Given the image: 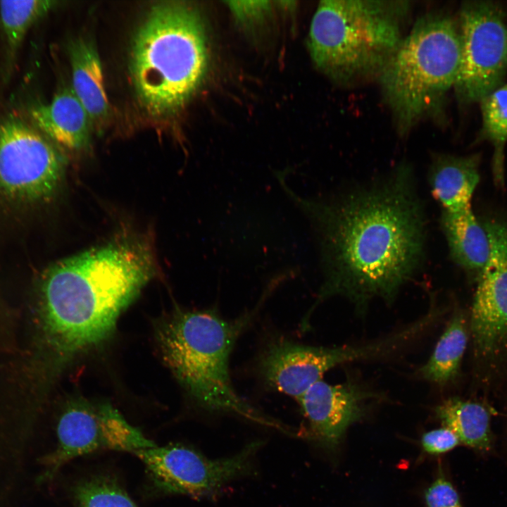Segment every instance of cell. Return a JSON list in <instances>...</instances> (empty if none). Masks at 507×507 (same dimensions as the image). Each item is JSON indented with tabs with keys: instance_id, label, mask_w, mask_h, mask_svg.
Returning a JSON list of instances; mask_svg holds the SVG:
<instances>
[{
	"instance_id": "cell-1",
	"label": "cell",
	"mask_w": 507,
	"mask_h": 507,
	"mask_svg": "<svg viewBox=\"0 0 507 507\" xmlns=\"http://www.w3.org/2000/svg\"><path fill=\"white\" fill-rule=\"evenodd\" d=\"M310 221L318 246L323 282L315 306L334 296L361 313L373 299L394 300L420 270L426 219L411 168L401 163L368 184L323 197L303 198L287 175H274Z\"/></svg>"
},
{
	"instance_id": "cell-2",
	"label": "cell",
	"mask_w": 507,
	"mask_h": 507,
	"mask_svg": "<svg viewBox=\"0 0 507 507\" xmlns=\"http://www.w3.org/2000/svg\"><path fill=\"white\" fill-rule=\"evenodd\" d=\"M154 268L147 248L127 242L94 248L51 266L41 287L49 346L68 357L105 340Z\"/></svg>"
},
{
	"instance_id": "cell-3",
	"label": "cell",
	"mask_w": 507,
	"mask_h": 507,
	"mask_svg": "<svg viewBox=\"0 0 507 507\" xmlns=\"http://www.w3.org/2000/svg\"><path fill=\"white\" fill-rule=\"evenodd\" d=\"M234 320L211 309L177 310L158 334L163 360L179 382L202 408L227 412L284 432L289 428L253 407L235 392L229 373L233 346L266 298Z\"/></svg>"
},
{
	"instance_id": "cell-4",
	"label": "cell",
	"mask_w": 507,
	"mask_h": 507,
	"mask_svg": "<svg viewBox=\"0 0 507 507\" xmlns=\"http://www.w3.org/2000/svg\"><path fill=\"white\" fill-rule=\"evenodd\" d=\"M207 49L199 12L180 1L153 5L132 42L130 69L139 101L154 117L175 114L206 71Z\"/></svg>"
},
{
	"instance_id": "cell-5",
	"label": "cell",
	"mask_w": 507,
	"mask_h": 507,
	"mask_svg": "<svg viewBox=\"0 0 507 507\" xmlns=\"http://www.w3.org/2000/svg\"><path fill=\"white\" fill-rule=\"evenodd\" d=\"M461 54L458 20L447 14L421 17L403 37L377 77L400 135L444 113Z\"/></svg>"
},
{
	"instance_id": "cell-6",
	"label": "cell",
	"mask_w": 507,
	"mask_h": 507,
	"mask_svg": "<svg viewBox=\"0 0 507 507\" xmlns=\"http://www.w3.org/2000/svg\"><path fill=\"white\" fill-rule=\"evenodd\" d=\"M409 8L401 1H321L309 31L313 63L342 84L378 77L404 37Z\"/></svg>"
},
{
	"instance_id": "cell-7",
	"label": "cell",
	"mask_w": 507,
	"mask_h": 507,
	"mask_svg": "<svg viewBox=\"0 0 507 507\" xmlns=\"http://www.w3.org/2000/svg\"><path fill=\"white\" fill-rule=\"evenodd\" d=\"M461 54L453 87L462 105L480 103L505 82L507 7L494 1H468L457 18Z\"/></svg>"
},
{
	"instance_id": "cell-8",
	"label": "cell",
	"mask_w": 507,
	"mask_h": 507,
	"mask_svg": "<svg viewBox=\"0 0 507 507\" xmlns=\"http://www.w3.org/2000/svg\"><path fill=\"white\" fill-rule=\"evenodd\" d=\"M64 163L54 142L30 119L15 114L0 118V193L6 198L35 202L51 197Z\"/></svg>"
},
{
	"instance_id": "cell-9",
	"label": "cell",
	"mask_w": 507,
	"mask_h": 507,
	"mask_svg": "<svg viewBox=\"0 0 507 507\" xmlns=\"http://www.w3.org/2000/svg\"><path fill=\"white\" fill-rule=\"evenodd\" d=\"M253 442L227 458L211 459L181 444L157 445L133 453L144 464L154 484L170 494L208 495L251 469L252 459L262 446Z\"/></svg>"
},
{
	"instance_id": "cell-10",
	"label": "cell",
	"mask_w": 507,
	"mask_h": 507,
	"mask_svg": "<svg viewBox=\"0 0 507 507\" xmlns=\"http://www.w3.org/2000/svg\"><path fill=\"white\" fill-rule=\"evenodd\" d=\"M482 224L490 254L479 275L471 329L479 349L489 351L507 334V221L491 218Z\"/></svg>"
},
{
	"instance_id": "cell-11",
	"label": "cell",
	"mask_w": 507,
	"mask_h": 507,
	"mask_svg": "<svg viewBox=\"0 0 507 507\" xmlns=\"http://www.w3.org/2000/svg\"><path fill=\"white\" fill-rule=\"evenodd\" d=\"M346 359L342 346L318 347L278 340L263 350L258 368L270 387L298 399L326 372Z\"/></svg>"
},
{
	"instance_id": "cell-12",
	"label": "cell",
	"mask_w": 507,
	"mask_h": 507,
	"mask_svg": "<svg viewBox=\"0 0 507 507\" xmlns=\"http://www.w3.org/2000/svg\"><path fill=\"white\" fill-rule=\"evenodd\" d=\"M374 396L356 383L332 385L321 380L297 401L313 437L323 446L334 449L347 428L361 419L366 401Z\"/></svg>"
},
{
	"instance_id": "cell-13",
	"label": "cell",
	"mask_w": 507,
	"mask_h": 507,
	"mask_svg": "<svg viewBox=\"0 0 507 507\" xmlns=\"http://www.w3.org/2000/svg\"><path fill=\"white\" fill-rule=\"evenodd\" d=\"M56 448L42 461L39 482L51 480L70 461L103 449L98 411L85 402L70 404L57 425Z\"/></svg>"
},
{
	"instance_id": "cell-14",
	"label": "cell",
	"mask_w": 507,
	"mask_h": 507,
	"mask_svg": "<svg viewBox=\"0 0 507 507\" xmlns=\"http://www.w3.org/2000/svg\"><path fill=\"white\" fill-rule=\"evenodd\" d=\"M30 121L52 142L70 150L89 146L92 123L71 87L64 88L52 100L30 110Z\"/></svg>"
},
{
	"instance_id": "cell-15",
	"label": "cell",
	"mask_w": 507,
	"mask_h": 507,
	"mask_svg": "<svg viewBox=\"0 0 507 507\" xmlns=\"http://www.w3.org/2000/svg\"><path fill=\"white\" fill-rule=\"evenodd\" d=\"M480 160L479 154L433 155L428 170V184L443 211L455 212L471 206L480 178Z\"/></svg>"
},
{
	"instance_id": "cell-16",
	"label": "cell",
	"mask_w": 507,
	"mask_h": 507,
	"mask_svg": "<svg viewBox=\"0 0 507 507\" xmlns=\"http://www.w3.org/2000/svg\"><path fill=\"white\" fill-rule=\"evenodd\" d=\"M72 90L87 111L92 125L101 128L110 115L102 66L94 44L89 39L73 40L68 48Z\"/></svg>"
},
{
	"instance_id": "cell-17",
	"label": "cell",
	"mask_w": 507,
	"mask_h": 507,
	"mask_svg": "<svg viewBox=\"0 0 507 507\" xmlns=\"http://www.w3.org/2000/svg\"><path fill=\"white\" fill-rule=\"evenodd\" d=\"M440 222L451 258L463 270L479 276L488 261L490 244L471 206L455 212L443 211Z\"/></svg>"
},
{
	"instance_id": "cell-18",
	"label": "cell",
	"mask_w": 507,
	"mask_h": 507,
	"mask_svg": "<svg viewBox=\"0 0 507 507\" xmlns=\"http://www.w3.org/2000/svg\"><path fill=\"white\" fill-rule=\"evenodd\" d=\"M436 413L460 442L478 451L491 449L490 413L480 403L451 398L437 407Z\"/></svg>"
},
{
	"instance_id": "cell-19",
	"label": "cell",
	"mask_w": 507,
	"mask_h": 507,
	"mask_svg": "<svg viewBox=\"0 0 507 507\" xmlns=\"http://www.w3.org/2000/svg\"><path fill=\"white\" fill-rule=\"evenodd\" d=\"M481 126L477 141L492 147V171L496 186L505 182V149L507 144V82L503 83L479 103Z\"/></svg>"
},
{
	"instance_id": "cell-20",
	"label": "cell",
	"mask_w": 507,
	"mask_h": 507,
	"mask_svg": "<svg viewBox=\"0 0 507 507\" xmlns=\"http://www.w3.org/2000/svg\"><path fill=\"white\" fill-rule=\"evenodd\" d=\"M56 4V1L40 0L0 2V27L4 45L5 69L8 71L11 70L30 28Z\"/></svg>"
},
{
	"instance_id": "cell-21",
	"label": "cell",
	"mask_w": 507,
	"mask_h": 507,
	"mask_svg": "<svg viewBox=\"0 0 507 507\" xmlns=\"http://www.w3.org/2000/svg\"><path fill=\"white\" fill-rule=\"evenodd\" d=\"M467 328L463 315L456 313L442 334L427 362L420 369L422 377L444 384L458 373L466 348Z\"/></svg>"
},
{
	"instance_id": "cell-22",
	"label": "cell",
	"mask_w": 507,
	"mask_h": 507,
	"mask_svg": "<svg viewBox=\"0 0 507 507\" xmlns=\"http://www.w3.org/2000/svg\"><path fill=\"white\" fill-rule=\"evenodd\" d=\"M97 411L103 449L134 453L156 446L111 406L102 405Z\"/></svg>"
},
{
	"instance_id": "cell-23",
	"label": "cell",
	"mask_w": 507,
	"mask_h": 507,
	"mask_svg": "<svg viewBox=\"0 0 507 507\" xmlns=\"http://www.w3.org/2000/svg\"><path fill=\"white\" fill-rule=\"evenodd\" d=\"M73 496L76 507H139L116 480L106 475L81 480Z\"/></svg>"
},
{
	"instance_id": "cell-24",
	"label": "cell",
	"mask_w": 507,
	"mask_h": 507,
	"mask_svg": "<svg viewBox=\"0 0 507 507\" xmlns=\"http://www.w3.org/2000/svg\"><path fill=\"white\" fill-rule=\"evenodd\" d=\"M425 507H463L453 484L442 472L425 492Z\"/></svg>"
},
{
	"instance_id": "cell-25",
	"label": "cell",
	"mask_w": 507,
	"mask_h": 507,
	"mask_svg": "<svg viewBox=\"0 0 507 507\" xmlns=\"http://www.w3.org/2000/svg\"><path fill=\"white\" fill-rule=\"evenodd\" d=\"M460 443L455 433L444 427L424 433L421 438L423 450L431 455H438L453 449Z\"/></svg>"
},
{
	"instance_id": "cell-26",
	"label": "cell",
	"mask_w": 507,
	"mask_h": 507,
	"mask_svg": "<svg viewBox=\"0 0 507 507\" xmlns=\"http://www.w3.org/2000/svg\"><path fill=\"white\" fill-rule=\"evenodd\" d=\"M226 3L237 20L246 24L263 20L272 9L268 1H237Z\"/></svg>"
}]
</instances>
